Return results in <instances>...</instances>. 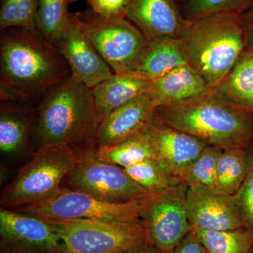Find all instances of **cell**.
Returning a JSON list of instances; mask_svg holds the SVG:
<instances>
[{
    "label": "cell",
    "instance_id": "obj_1",
    "mask_svg": "<svg viewBox=\"0 0 253 253\" xmlns=\"http://www.w3.org/2000/svg\"><path fill=\"white\" fill-rule=\"evenodd\" d=\"M71 78L69 65L36 28L0 31V97L38 106L53 86Z\"/></svg>",
    "mask_w": 253,
    "mask_h": 253
},
{
    "label": "cell",
    "instance_id": "obj_2",
    "mask_svg": "<svg viewBox=\"0 0 253 253\" xmlns=\"http://www.w3.org/2000/svg\"><path fill=\"white\" fill-rule=\"evenodd\" d=\"M156 117L222 149L249 148L253 141V113L211 89L190 99L158 106Z\"/></svg>",
    "mask_w": 253,
    "mask_h": 253
},
{
    "label": "cell",
    "instance_id": "obj_3",
    "mask_svg": "<svg viewBox=\"0 0 253 253\" xmlns=\"http://www.w3.org/2000/svg\"><path fill=\"white\" fill-rule=\"evenodd\" d=\"M34 141L66 145L76 152L97 148L101 120L90 89L72 77L49 89L40 101Z\"/></svg>",
    "mask_w": 253,
    "mask_h": 253
},
{
    "label": "cell",
    "instance_id": "obj_4",
    "mask_svg": "<svg viewBox=\"0 0 253 253\" xmlns=\"http://www.w3.org/2000/svg\"><path fill=\"white\" fill-rule=\"evenodd\" d=\"M178 39L186 63L211 89L222 83L246 49L244 27L235 15L186 19Z\"/></svg>",
    "mask_w": 253,
    "mask_h": 253
},
{
    "label": "cell",
    "instance_id": "obj_5",
    "mask_svg": "<svg viewBox=\"0 0 253 253\" xmlns=\"http://www.w3.org/2000/svg\"><path fill=\"white\" fill-rule=\"evenodd\" d=\"M79 161L66 145L38 148L31 160L1 190V208L18 209L42 202L56 194Z\"/></svg>",
    "mask_w": 253,
    "mask_h": 253
},
{
    "label": "cell",
    "instance_id": "obj_6",
    "mask_svg": "<svg viewBox=\"0 0 253 253\" xmlns=\"http://www.w3.org/2000/svg\"><path fill=\"white\" fill-rule=\"evenodd\" d=\"M46 220L59 233L56 253H126L150 246L141 219L124 222Z\"/></svg>",
    "mask_w": 253,
    "mask_h": 253
},
{
    "label": "cell",
    "instance_id": "obj_7",
    "mask_svg": "<svg viewBox=\"0 0 253 253\" xmlns=\"http://www.w3.org/2000/svg\"><path fill=\"white\" fill-rule=\"evenodd\" d=\"M153 196L129 202L112 203L83 191L61 186L49 199L14 211L49 220L124 222L141 219L143 211Z\"/></svg>",
    "mask_w": 253,
    "mask_h": 253
},
{
    "label": "cell",
    "instance_id": "obj_8",
    "mask_svg": "<svg viewBox=\"0 0 253 253\" xmlns=\"http://www.w3.org/2000/svg\"><path fill=\"white\" fill-rule=\"evenodd\" d=\"M78 27L116 74H126L148 41L123 16L107 17L90 8L73 13Z\"/></svg>",
    "mask_w": 253,
    "mask_h": 253
},
{
    "label": "cell",
    "instance_id": "obj_9",
    "mask_svg": "<svg viewBox=\"0 0 253 253\" xmlns=\"http://www.w3.org/2000/svg\"><path fill=\"white\" fill-rule=\"evenodd\" d=\"M96 149L78 153L79 161L65 178L62 186L112 203L129 202L154 196L132 180L124 168L99 158Z\"/></svg>",
    "mask_w": 253,
    "mask_h": 253
},
{
    "label": "cell",
    "instance_id": "obj_10",
    "mask_svg": "<svg viewBox=\"0 0 253 253\" xmlns=\"http://www.w3.org/2000/svg\"><path fill=\"white\" fill-rule=\"evenodd\" d=\"M188 189L182 181L155 195L141 214L149 246L161 253H170L192 230L186 206Z\"/></svg>",
    "mask_w": 253,
    "mask_h": 253
},
{
    "label": "cell",
    "instance_id": "obj_11",
    "mask_svg": "<svg viewBox=\"0 0 253 253\" xmlns=\"http://www.w3.org/2000/svg\"><path fill=\"white\" fill-rule=\"evenodd\" d=\"M2 253H56L60 236L50 221L8 208L0 209Z\"/></svg>",
    "mask_w": 253,
    "mask_h": 253
},
{
    "label": "cell",
    "instance_id": "obj_12",
    "mask_svg": "<svg viewBox=\"0 0 253 253\" xmlns=\"http://www.w3.org/2000/svg\"><path fill=\"white\" fill-rule=\"evenodd\" d=\"M186 206L192 229L229 231L246 226L242 211L234 195L215 189L189 187Z\"/></svg>",
    "mask_w": 253,
    "mask_h": 253
},
{
    "label": "cell",
    "instance_id": "obj_13",
    "mask_svg": "<svg viewBox=\"0 0 253 253\" xmlns=\"http://www.w3.org/2000/svg\"><path fill=\"white\" fill-rule=\"evenodd\" d=\"M69 65L71 77L93 89L114 73L78 27L71 14V23L53 43Z\"/></svg>",
    "mask_w": 253,
    "mask_h": 253
},
{
    "label": "cell",
    "instance_id": "obj_14",
    "mask_svg": "<svg viewBox=\"0 0 253 253\" xmlns=\"http://www.w3.org/2000/svg\"><path fill=\"white\" fill-rule=\"evenodd\" d=\"M38 107L14 101L0 104V152L11 160L32 156Z\"/></svg>",
    "mask_w": 253,
    "mask_h": 253
},
{
    "label": "cell",
    "instance_id": "obj_15",
    "mask_svg": "<svg viewBox=\"0 0 253 253\" xmlns=\"http://www.w3.org/2000/svg\"><path fill=\"white\" fill-rule=\"evenodd\" d=\"M176 0H129L125 17L144 35L146 41L179 38L186 19Z\"/></svg>",
    "mask_w": 253,
    "mask_h": 253
},
{
    "label": "cell",
    "instance_id": "obj_16",
    "mask_svg": "<svg viewBox=\"0 0 253 253\" xmlns=\"http://www.w3.org/2000/svg\"><path fill=\"white\" fill-rule=\"evenodd\" d=\"M157 106L145 93L118 108L100 123L96 135L97 148L111 146L151 126Z\"/></svg>",
    "mask_w": 253,
    "mask_h": 253
},
{
    "label": "cell",
    "instance_id": "obj_17",
    "mask_svg": "<svg viewBox=\"0 0 253 253\" xmlns=\"http://www.w3.org/2000/svg\"><path fill=\"white\" fill-rule=\"evenodd\" d=\"M158 159L173 175L183 181L186 171L208 144L199 138L167 126L157 118L151 125Z\"/></svg>",
    "mask_w": 253,
    "mask_h": 253
},
{
    "label": "cell",
    "instance_id": "obj_18",
    "mask_svg": "<svg viewBox=\"0 0 253 253\" xmlns=\"http://www.w3.org/2000/svg\"><path fill=\"white\" fill-rule=\"evenodd\" d=\"M187 64L178 38L148 41L126 74L154 81Z\"/></svg>",
    "mask_w": 253,
    "mask_h": 253
},
{
    "label": "cell",
    "instance_id": "obj_19",
    "mask_svg": "<svg viewBox=\"0 0 253 253\" xmlns=\"http://www.w3.org/2000/svg\"><path fill=\"white\" fill-rule=\"evenodd\" d=\"M208 89L204 78L186 64L150 82L146 94L158 107L194 97Z\"/></svg>",
    "mask_w": 253,
    "mask_h": 253
},
{
    "label": "cell",
    "instance_id": "obj_20",
    "mask_svg": "<svg viewBox=\"0 0 253 253\" xmlns=\"http://www.w3.org/2000/svg\"><path fill=\"white\" fill-rule=\"evenodd\" d=\"M150 81L129 74H116L91 89L101 121L110 113L147 91Z\"/></svg>",
    "mask_w": 253,
    "mask_h": 253
},
{
    "label": "cell",
    "instance_id": "obj_21",
    "mask_svg": "<svg viewBox=\"0 0 253 253\" xmlns=\"http://www.w3.org/2000/svg\"><path fill=\"white\" fill-rule=\"evenodd\" d=\"M96 155L101 159L123 168L149 158H158L157 146L151 126L117 144L97 148Z\"/></svg>",
    "mask_w": 253,
    "mask_h": 253
},
{
    "label": "cell",
    "instance_id": "obj_22",
    "mask_svg": "<svg viewBox=\"0 0 253 253\" xmlns=\"http://www.w3.org/2000/svg\"><path fill=\"white\" fill-rule=\"evenodd\" d=\"M213 90L231 104L253 113V49L245 50L225 79Z\"/></svg>",
    "mask_w": 253,
    "mask_h": 253
},
{
    "label": "cell",
    "instance_id": "obj_23",
    "mask_svg": "<svg viewBox=\"0 0 253 253\" xmlns=\"http://www.w3.org/2000/svg\"><path fill=\"white\" fill-rule=\"evenodd\" d=\"M253 158V153L248 148L223 149L217 165L216 189L235 194L249 172Z\"/></svg>",
    "mask_w": 253,
    "mask_h": 253
},
{
    "label": "cell",
    "instance_id": "obj_24",
    "mask_svg": "<svg viewBox=\"0 0 253 253\" xmlns=\"http://www.w3.org/2000/svg\"><path fill=\"white\" fill-rule=\"evenodd\" d=\"M207 253H250L253 232L247 226L229 231L192 229Z\"/></svg>",
    "mask_w": 253,
    "mask_h": 253
},
{
    "label": "cell",
    "instance_id": "obj_25",
    "mask_svg": "<svg viewBox=\"0 0 253 253\" xmlns=\"http://www.w3.org/2000/svg\"><path fill=\"white\" fill-rule=\"evenodd\" d=\"M78 0H39L36 29L51 44L71 23L69 7Z\"/></svg>",
    "mask_w": 253,
    "mask_h": 253
},
{
    "label": "cell",
    "instance_id": "obj_26",
    "mask_svg": "<svg viewBox=\"0 0 253 253\" xmlns=\"http://www.w3.org/2000/svg\"><path fill=\"white\" fill-rule=\"evenodd\" d=\"M124 169L132 180L151 195L160 194L182 181L158 158L145 160Z\"/></svg>",
    "mask_w": 253,
    "mask_h": 253
},
{
    "label": "cell",
    "instance_id": "obj_27",
    "mask_svg": "<svg viewBox=\"0 0 253 253\" xmlns=\"http://www.w3.org/2000/svg\"><path fill=\"white\" fill-rule=\"evenodd\" d=\"M222 151L220 147L208 145L186 171L183 181L189 187L216 189L217 165Z\"/></svg>",
    "mask_w": 253,
    "mask_h": 253
},
{
    "label": "cell",
    "instance_id": "obj_28",
    "mask_svg": "<svg viewBox=\"0 0 253 253\" xmlns=\"http://www.w3.org/2000/svg\"><path fill=\"white\" fill-rule=\"evenodd\" d=\"M253 6V0H187L184 2L186 19L215 14L241 16Z\"/></svg>",
    "mask_w": 253,
    "mask_h": 253
},
{
    "label": "cell",
    "instance_id": "obj_29",
    "mask_svg": "<svg viewBox=\"0 0 253 253\" xmlns=\"http://www.w3.org/2000/svg\"><path fill=\"white\" fill-rule=\"evenodd\" d=\"M39 0H0V31L12 27L36 28Z\"/></svg>",
    "mask_w": 253,
    "mask_h": 253
},
{
    "label": "cell",
    "instance_id": "obj_30",
    "mask_svg": "<svg viewBox=\"0 0 253 253\" xmlns=\"http://www.w3.org/2000/svg\"><path fill=\"white\" fill-rule=\"evenodd\" d=\"M234 196L242 211L246 226L253 232V158L247 175Z\"/></svg>",
    "mask_w": 253,
    "mask_h": 253
},
{
    "label": "cell",
    "instance_id": "obj_31",
    "mask_svg": "<svg viewBox=\"0 0 253 253\" xmlns=\"http://www.w3.org/2000/svg\"><path fill=\"white\" fill-rule=\"evenodd\" d=\"M94 12L107 17L123 16L129 0H87Z\"/></svg>",
    "mask_w": 253,
    "mask_h": 253
},
{
    "label": "cell",
    "instance_id": "obj_32",
    "mask_svg": "<svg viewBox=\"0 0 253 253\" xmlns=\"http://www.w3.org/2000/svg\"><path fill=\"white\" fill-rule=\"evenodd\" d=\"M169 253H207L199 240L191 230L180 244Z\"/></svg>",
    "mask_w": 253,
    "mask_h": 253
},
{
    "label": "cell",
    "instance_id": "obj_33",
    "mask_svg": "<svg viewBox=\"0 0 253 253\" xmlns=\"http://www.w3.org/2000/svg\"><path fill=\"white\" fill-rule=\"evenodd\" d=\"M244 27L246 49H253V6L240 16Z\"/></svg>",
    "mask_w": 253,
    "mask_h": 253
},
{
    "label": "cell",
    "instance_id": "obj_34",
    "mask_svg": "<svg viewBox=\"0 0 253 253\" xmlns=\"http://www.w3.org/2000/svg\"><path fill=\"white\" fill-rule=\"evenodd\" d=\"M126 253H162L158 251L157 249L151 247V246H147V247L142 248V249L134 250V251H129Z\"/></svg>",
    "mask_w": 253,
    "mask_h": 253
},
{
    "label": "cell",
    "instance_id": "obj_35",
    "mask_svg": "<svg viewBox=\"0 0 253 253\" xmlns=\"http://www.w3.org/2000/svg\"><path fill=\"white\" fill-rule=\"evenodd\" d=\"M176 1H177L178 2L184 3V2H186V1H187V0H176Z\"/></svg>",
    "mask_w": 253,
    "mask_h": 253
},
{
    "label": "cell",
    "instance_id": "obj_36",
    "mask_svg": "<svg viewBox=\"0 0 253 253\" xmlns=\"http://www.w3.org/2000/svg\"><path fill=\"white\" fill-rule=\"evenodd\" d=\"M250 253H253V243L252 245V247H251V251H250Z\"/></svg>",
    "mask_w": 253,
    "mask_h": 253
},
{
    "label": "cell",
    "instance_id": "obj_37",
    "mask_svg": "<svg viewBox=\"0 0 253 253\" xmlns=\"http://www.w3.org/2000/svg\"><path fill=\"white\" fill-rule=\"evenodd\" d=\"M1 253H2L1 252Z\"/></svg>",
    "mask_w": 253,
    "mask_h": 253
}]
</instances>
